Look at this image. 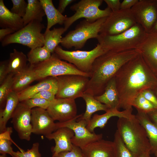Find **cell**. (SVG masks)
Returning a JSON list of instances; mask_svg holds the SVG:
<instances>
[{
	"label": "cell",
	"mask_w": 157,
	"mask_h": 157,
	"mask_svg": "<svg viewBox=\"0 0 157 157\" xmlns=\"http://www.w3.org/2000/svg\"><path fill=\"white\" fill-rule=\"evenodd\" d=\"M115 78L118 93L119 109H132L136 98L145 90L157 86V77L140 54L124 64Z\"/></svg>",
	"instance_id": "cell-1"
},
{
	"label": "cell",
	"mask_w": 157,
	"mask_h": 157,
	"mask_svg": "<svg viewBox=\"0 0 157 157\" xmlns=\"http://www.w3.org/2000/svg\"><path fill=\"white\" fill-rule=\"evenodd\" d=\"M139 54L135 49L119 52L108 51L98 57L92 65L85 92L94 96L101 95L122 67Z\"/></svg>",
	"instance_id": "cell-2"
},
{
	"label": "cell",
	"mask_w": 157,
	"mask_h": 157,
	"mask_svg": "<svg viewBox=\"0 0 157 157\" xmlns=\"http://www.w3.org/2000/svg\"><path fill=\"white\" fill-rule=\"evenodd\" d=\"M117 130L128 149L138 156L151 148L145 130L135 116L131 118L119 117Z\"/></svg>",
	"instance_id": "cell-3"
},
{
	"label": "cell",
	"mask_w": 157,
	"mask_h": 157,
	"mask_svg": "<svg viewBox=\"0 0 157 157\" xmlns=\"http://www.w3.org/2000/svg\"><path fill=\"white\" fill-rule=\"evenodd\" d=\"M147 33L137 23L125 31L114 35L99 34L97 39L106 50L119 52L135 49L142 41Z\"/></svg>",
	"instance_id": "cell-4"
},
{
	"label": "cell",
	"mask_w": 157,
	"mask_h": 157,
	"mask_svg": "<svg viewBox=\"0 0 157 157\" xmlns=\"http://www.w3.org/2000/svg\"><path fill=\"white\" fill-rule=\"evenodd\" d=\"M107 17L101 18L93 22L86 19L82 21L74 30L70 31L62 38L61 45L67 49L73 47L76 50L81 49L88 39L97 38Z\"/></svg>",
	"instance_id": "cell-5"
},
{
	"label": "cell",
	"mask_w": 157,
	"mask_h": 157,
	"mask_svg": "<svg viewBox=\"0 0 157 157\" xmlns=\"http://www.w3.org/2000/svg\"><path fill=\"white\" fill-rule=\"evenodd\" d=\"M45 28L39 21L34 20L19 30L6 37L1 42L3 47L17 43L33 49L44 45V34L41 31Z\"/></svg>",
	"instance_id": "cell-6"
},
{
	"label": "cell",
	"mask_w": 157,
	"mask_h": 157,
	"mask_svg": "<svg viewBox=\"0 0 157 157\" xmlns=\"http://www.w3.org/2000/svg\"><path fill=\"white\" fill-rule=\"evenodd\" d=\"M31 65L35 73L37 80L49 77H56L68 74L79 75L89 78L90 76V74L82 72L73 64L62 60L54 52L48 60Z\"/></svg>",
	"instance_id": "cell-7"
},
{
	"label": "cell",
	"mask_w": 157,
	"mask_h": 157,
	"mask_svg": "<svg viewBox=\"0 0 157 157\" xmlns=\"http://www.w3.org/2000/svg\"><path fill=\"white\" fill-rule=\"evenodd\" d=\"M103 0H81L70 7L75 12L72 16L67 17L64 23V28L66 31L76 21L81 18L91 22H95L101 18L108 16L112 12L107 7L104 10L100 9Z\"/></svg>",
	"instance_id": "cell-8"
},
{
	"label": "cell",
	"mask_w": 157,
	"mask_h": 157,
	"mask_svg": "<svg viewBox=\"0 0 157 157\" xmlns=\"http://www.w3.org/2000/svg\"><path fill=\"white\" fill-rule=\"evenodd\" d=\"M107 51L98 43L95 48L89 51L65 50L58 45L54 52L61 59L72 63L82 72L90 74L95 60Z\"/></svg>",
	"instance_id": "cell-9"
},
{
	"label": "cell",
	"mask_w": 157,
	"mask_h": 157,
	"mask_svg": "<svg viewBox=\"0 0 157 157\" xmlns=\"http://www.w3.org/2000/svg\"><path fill=\"white\" fill-rule=\"evenodd\" d=\"M58 84L56 99H75L82 97L89 78L83 75L68 74L57 77Z\"/></svg>",
	"instance_id": "cell-10"
},
{
	"label": "cell",
	"mask_w": 157,
	"mask_h": 157,
	"mask_svg": "<svg viewBox=\"0 0 157 157\" xmlns=\"http://www.w3.org/2000/svg\"><path fill=\"white\" fill-rule=\"evenodd\" d=\"M137 23L131 9H120L112 12L103 24L99 34L114 35L122 33L131 28Z\"/></svg>",
	"instance_id": "cell-11"
},
{
	"label": "cell",
	"mask_w": 157,
	"mask_h": 157,
	"mask_svg": "<svg viewBox=\"0 0 157 157\" xmlns=\"http://www.w3.org/2000/svg\"><path fill=\"white\" fill-rule=\"evenodd\" d=\"M82 115H77L74 118L65 122L56 123L57 129L67 127L73 131L74 135L71 139L72 142L81 149L91 142L102 139L103 137L102 134H96L90 131L86 127L87 122L78 119Z\"/></svg>",
	"instance_id": "cell-12"
},
{
	"label": "cell",
	"mask_w": 157,
	"mask_h": 157,
	"mask_svg": "<svg viewBox=\"0 0 157 157\" xmlns=\"http://www.w3.org/2000/svg\"><path fill=\"white\" fill-rule=\"evenodd\" d=\"M137 23L149 33L157 20L156 0H139L131 8Z\"/></svg>",
	"instance_id": "cell-13"
},
{
	"label": "cell",
	"mask_w": 157,
	"mask_h": 157,
	"mask_svg": "<svg viewBox=\"0 0 157 157\" xmlns=\"http://www.w3.org/2000/svg\"><path fill=\"white\" fill-rule=\"evenodd\" d=\"M13 127L21 140L29 141L32 133L31 109L19 102L12 117Z\"/></svg>",
	"instance_id": "cell-14"
},
{
	"label": "cell",
	"mask_w": 157,
	"mask_h": 157,
	"mask_svg": "<svg viewBox=\"0 0 157 157\" xmlns=\"http://www.w3.org/2000/svg\"><path fill=\"white\" fill-rule=\"evenodd\" d=\"M47 110L54 121L60 122L69 120L77 116L76 104L75 99H55Z\"/></svg>",
	"instance_id": "cell-15"
},
{
	"label": "cell",
	"mask_w": 157,
	"mask_h": 157,
	"mask_svg": "<svg viewBox=\"0 0 157 157\" xmlns=\"http://www.w3.org/2000/svg\"><path fill=\"white\" fill-rule=\"evenodd\" d=\"M135 49L157 77V32L147 33Z\"/></svg>",
	"instance_id": "cell-16"
},
{
	"label": "cell",
	"mask_w": 157,
	"mask_h": 157,
	"mask_svg": "<svg viewBox=\"0 0 157 157\" xmlns=\"http://www.w3.org/2000/svg\"><path fill=\"white\" fill-rule=\"evenodd\" d=\"M32 133L45 136L57 129L56 123L46 110L36 107L31 109Z\"/></svg>",
	"instance_id": "cell-17"
},
{
	"label": "cell",
	"mask_w": 157,
	"mask_h": 157,
	"mask_svg": "<svg viewBox=\"0 0 157 157\" xmlns=\"http://www.w3.org/2000/svg\"><path fill=\"white\" fill-rule=\"evenodd\" d=\"M74 135V132L72 129L67 127H62L45 136L47 139L53 140L55 141V146L51 148L52 156L62 152L71 151L73 147L71 139Z\"/></svg>",
	"instance_id": "cell-18"
},
{
	"label": "cell",
	"mask_w": 157,
	"mask_h": 157,
	"mask_svg": "<svg viewBox=\"0 0 157 157\" xmlns=\"http://www.w3.org/2000/svg\"><path fill=\"white\" fill-rule=\"evenodd\" d=\"M81 149L84 157H114L113 142L102 139Z\"/></svg>",
	"instance_id": "cell-19"
},
{
	"label": "cell",
	"mask_w": 157,
	"mask_h": 157,
	"mask_svg": "<svg viewBox=\"0 0 157 157\" xmlns=\"http://www.w3.org/2000/svg\"><path fill=\"white\" fill-rule=\"evenodd\" d=\"M132 110L133 109L120 111L117 109H109L103 114H95L87 124V128L90 131L93 133L94 129L97 127L104 128L108 120L113 117L131 118L135 116L132 114Z\"/></svg>",
	"instance_id": "cell-20"
},
{
	"label": "cell",
	"mask_w": 157,
	"mask_h": 157,
	"mask_svg": "<svg viewBox=\"0 0 157 157\" xmlns=\"http://www.w3.org/2000/svg\"><path fill=\"white\" fill-rule=\"evenodd\" d=\"M58 88L57 77H49L38 83L27 88L18 93L19 101L22 102L31 98L34 94L44 90H50L56 93Z\"/></svg>",
	"instance_id": "cell-21"
},
{
	"label": "cell",
	"mask_w": 157,
	"mask_h": 157,
	"mask_svg": "<svg viewBox=\"0 0 157 157\" xmlns=\"http://www.w3.org/2000/svg\"><path fill=\"white\" fill-rule=\"evenodd\" d=\"M0 26L11 28L15 32L24 26L22 18L10 10L3 0H0Z\"/></svg>",
	"instance_id": "cell-22"
},
{
	"label": "cell",
	"mask_w": 157,
	"mask_h": 157,
	"mask_svg": "<svg viewBox=\"0 0 157 157\" xmlns=\"http://www.w3.org/2000/svg\"><path fill=\"white\" fill-rule=\"evenodd\" d=\"M20 102L18 93L12 91L8 96L4 107L0 110V132L6 130L8 122L11 118L18 104Z\"/></svg>",
	"instance_id": "cell-23"
},
{
	"label": "cell",
	"mask_w": 157,
	"mask_h": 157,
	"mask_svg": "<svg viewBox=\"0 0 157 157\" xmlns=\"http://www.w3.org/2000/svg\"><path fill=\"white\" fill-rule=\"evenodd\" d=\"M94 97L100 102L106 105L109 109L119 110V98L115 77L108 83L103 93Z\"/></svg>",
	"instance_id": "cell-24"
},
{
	"label": "cell",
	"mask_w": 157,
	"mask_h": 157,
	"mask_svg": "<svg viewBox=\"0 0 157 157\" xmlns=\"http://www.w3.org/2000/svg\"><path fill=\"white\" fill-rule=\"evenodd\" d=\"M136 117L144 128L151 148V153L157 149V126L146 113L137 111Z\"/></svg>",
	"instance_id": "cell-25"
},
{
	"label": "cell",
	"mask_w": 157,
	"mask_h": 157,
	"mask_svg": "<svg viewBox=\"0 0 157 157\" xmlns=\"http://www.w3.org/2000/svg\"><path fill=\"white\" fill-rule=\"evenodd\" d=\"M47 18L46 31L50 30L56 24H64L67 17L61 13L54 7L52 0H40Z\"/></svg>",
	"instance_id": "cell-26"
},
{
	"label": "cell",
	"mask_w": 157,
	"mask_h": 157,
	"mask_svg": "<svg viewBox=\"0 0 157 157\" xmlns=\"http://www.w3.org/2000/svg\"><path fill=\"white\" fill-rule=\"evenodd\" d=\"M82 98L85 103L86 109L85 113L78 119L85 120L88 124L93 113L101 110L106 112L109 109L106 105L100 102L95 98L94 95L88 92H85Z\"/></svg>",
	"instance_id": "cell-27"
},
{
	"label": "cell",
	"mask_w": 157,
	"mask_h": 157,
	"mask_svg": "<svg viewBox=\"0 0 157 157\" xmlns=\"http://www.w3.org/2000/svg\"><path fill=\"white\" fill-rule=\"evenodd\" d=\"M36 80L37 78L35 73L32 66L30 65L22 72L14 75L12 90L19 93Z\"/></svg>",
	"instance_id": "cell-28"
},
{
	"label": "cell",
	"mask_w": 157,
	"mask_h": 157,
	"mask_svg": "<svg viewBox=\"0 0 157 157\" xmlns=\"http://www.w3.org/2000/svg\"><path fill=\"white\" fill-rule=\"evenodd\" d=\"M27 56L23 52L14 49L10 54L8 61V68L9 74L16 75L24 70L27 67Z\"/></svg>",
	"instance_id": "cell-29"
},
{
	"label": "cell",
	"mask_w": 157,
	"mask_h": 157,
	"mask_svg": "<svg viewBox=\"0 0 157 157\" xmlns=\"http://www.w3.org/2000/svg\"><path fill=\"white\" fill-rule=\"evenodd\" d=\"M27 2L26 13L22 18L24 26L34 20L41 22L46 15L40 0H28Z\"/></svg>",
	"instance_id": "cell-30"
},
{
	"label": "cell",
	"mask_w": 157,
	"mask_h": 157,
	"mask_svg": "<svg viewBox=\"0 0 157 157\" xmlns=\"http://www.w3.org/2000/svg\"><path fill=\"white\" fill-rule=\"evenodd\" d=\"M66 32L64 27L54 28L52 30L45 31L44 45L51 53H54L56 48L61 43L62 35Z\"/></svg>",
	"instance_id": "cell-31"
},
{
	"label": "cell",
	"mask_w": 157,
	"mask_h": 157,
	"mask_svg": "<svg viewBox=\"0 0 157 157\" xmlns=\"http://www.w3.org/2000/svg\"><path fill=\"white\" fill-rule=\"evenodd\" d=\"M51 53L44 46L31 49L27 55L30 64L35 65L49 59L51 56Z\"/></svg>",
	"instance_id": "cell-32"
},
{
	"label": "cell",
	"mask_w": 157,
	"mask_h": 157,
	"mask_svg": "<svg viewBox=\"0 0 157 157\" xmlns=\"http://www.w3.org/2000/svg\"><path fill=\"white\" fill-rule=\"evenodd\" d=\"M113 142L114 157H138L126 147L117 130Z\"/></svg>",
	"instance_id": "cell-33"
},
{
	"label": "cell",
	"mask_w": 157,
	"mask_h": 157,
	"mask_svg": "<svg viewBox=\"0 0 157 157\" xmlns=\"http://www.w3.org/2000/svg\"><path fill=\"white\" fill-rule=\"evenodd\" d=\"M13 132L11 127H7L6 130L0 134V153L1 154H9L12 156L14 152L12 147V140L10 135Z\"/></svg>",
	"instance_id": "cell-34"
},
{
	"label": "cell",
	"mask_w": 157,
	"mask_h": 157,
	"mask_svg": "<svg viewBox=\"0 0 157 157\" xmlns=\"http://www.w3.org/2000/svg\"><path fill=\"white\" fill-rule=\"evenodd\" d=\"M14 75L9 74L0 86V109L5 106L7 97L12 91Z\"/></svg>",
	"instance_id": "cell-35"
},
{
	"label": "cell",
	"mask_w": 157,
	"mask_h": 157,
	"mask_svg": "<svg viewBox=\"0 0 157 157\" xmlns=\"http://www.w3.org/2000/svg\"><path fill=\"white\" fill-rule=\"evenodd\" d=\"M132 106L137 111L147 113L155 108V107L140 93L134 101Z\"/></svg>",
	"instance_id": "cell-36"
},
{
	"label": "cell",
	"mask_w": 157,
	"mask_h": 157,
	"mask_svg": "<svg viewBox=\"0 0 157 157\" xmlns=\"http://www.w3.org/2000/svg\"><path fill=\"white\" fill-rule=\"evenodd\" d=\"M21 102L31 109L35 108L38 107L46 110L51 103L46 99L38 98L29 99Z\"/></svg>",
	"instance_id": "cell-37"
},
{
	"label": "cell",
	"mask_w": 157,
	"mask_h": 157,
	"mask_svg": "<svg viewBox=\"0 0 157 157\" xmlns=\"http://www.w3.org/2000/svg\"><path fill=\"white\" fill-rule=\"evenodd\" d=\"M39 146L38 142L34 143L33 144L31 149H28L26 151L21 150L20 151H14L13 155L17 157H41L39 151Z\"/></svg>",
	"instance_id": "cell-38"
},
{
	"label": "cell",
	"mask_w": 157,
	"mask_h": 157,
	"mask_svg": "<svg viewBox=\"0 0 157 157\" xmlns=\"http://www.w3.org/2000/svg\"><path fill=\"white\" fill-rule=\"evenodd\" d=\"M11 1L13 6L10 11L20 17H23L26 13L27 3L24 0H11Z\"/></svg>",
	"instance_id": "cell-39"
},
{
	"label": "cell",
	"mask_w": 157,
	"mask_h": 157,
	"mask_svg": "<svg viewBox=\"0 0 157 157\" xmlns=\"http://www.w3.org/2000/svg\"><path fill=\"white\" fill-rule=\"evenodd\" d=\"M52 157H84L81 149L73 145L72 149L70 151H65L59 153Z\"/></svg>",
	"instance_id": "cell-40"
},
{
	"label": "cell",
	"mask_w": 157,
	"mask_h": 157,
	"mask_svg": "<svg viewBox=\"0 0 157 157\" xmlns=\"http://www.w3.org/2000/svg\"><path fill=\"white\" fill-rule=\"evenodd\" d=\"M56 92L51 91L44 90L34 94L31 98H42L51 102L56 99Z\"/></svg>",
	"instance_id": "cell-41"
},
{
	"label": "cell",
	"mask_w": 157,
	"mask_h": 157,
	"mask_svg": "<svg viewBox=\"0 0 157 157\" xmlns=\"http://www.w3.org/2000/svg\"><path fill=\"white\" fill-rule=\"evenodd\" d=\"M142 93L144 97L157 108V98L153 91L146 90Z\"/></svg>",
	"instance_id": "cell-42"
},
{
	"label": "cell",
	"mask_w": 157,
	"mask_h": 157,
	"mask_svg": "<svg viewBox=\"0 0 157 157\" xmlns=\"http://www.w3.org/2000/svg\"><path fill=\"white\" fill-rule=\"evenodd\" d=\"M8 74V61H1L0 63V85L3 83Z\"/></svg>",
	"instance_id": "cell-43"
},
{
	"label": "cell",
	"mask_w": 157,
	"mask_h": 157,
	"mask_svg": "<svg viewBox=\"0 0 157 157\" xmlns=\"http://www.w3.org/2000/svg\"><path fill=\"white\" fill-rule=\"evenodd\" d=\"M112 12H115L120 9L121 3L119 0H104Z\"/></svg>",
	"instance_id": "cell-44"
},
{
	"label": "cell",
	"mask_w": 157,
	"mask_h": 157,
	"mask_svg": "<svg viewBox=\"0 0 157 157\" xmlns=\"http://www.w3.org/2000/svg\"><path fill=\"white\" fill-rule=\"evenodd\" d=\"M138 1V0H124L121 3L120 9H131Z\"/></svg>",
	"instance_id": "cell-45"
},
{
	"label": "cell",
	"mask_w": 157,
	"mask_h": 157,
	"mask_svg": "<svg viewBox=\"0 0 157 157\" xmlns=\"http://www.w3.org/2000/svg\"><path fill=\"white\" fill-rule=\"evenodd\" d=\"M74 0H60L58 10L61 14L64 12L66 7L74 1Z\"/></svg>",
	"instance_id": "cell-46"
},
{
	"label": "cell",
	"mask_w": 157,
	"mask_h": 157,
	"mask_svg": "<svg viewBox=\"0 0 157 157\" xmlns=\"http://www.w3.org/2000/svg\"><path fill=\"white\" fill-rule=\"evenodd\" d=\"M15 31L13 29L6 28L0 29V41L2 42L6 36L14 33Z\"/></svg>",
	"instance_id": "cell-47"
},
{
	"label": "cell",
	"mask_w": 157,
	"mask_h": 157,
	"mask_svg": "<svg viewBox=\"0 0 157 157\" xmlns=\"http://www.w3.org/2000/svg\"><path fill=\"white\" fill-rule=\"evenodd\" d=\"M152 122L157 126V108L147 113Z\"/></svg>",
	"instance_id": "cell-48"
},
{
	"label": "cell",
	"mask_w": 157,
	"mask_h": 157,
	"mask_svg": "<svg viewBox=\"0 0 157 157\" xmlns=\"http://www.w3.org/2000/svg\"><path fill=\"white\" fill-rule=\"evenodd\" d=\"M151 151L148 150L140 154L138 157H150Z\"/></svg>",
	"instance_id": "cell-49"
},
{
	"label": "cell",
	"mask_w": 157,
	"mask_h": 157,
	"mask_svg": "<svg viewBox=\"0 0 157 157\" xmlns=\"http://www.w3.org/2000/svg\"><path fill=\"white\" fill-rule=\"evenodd\" d=\"M157 2V0H156ZM157 32V20L154 26L153 27L150 33Z\"/></svg>",
	"instance_id": "cell-50"
},
{
	"label": "cell",
	"mask_w": 157,
	"mask_h": 157,
	"mask_svg": "<svg viewBox=\"0 0 157 157\" xmlns=\"http://www.w3.org/2000/svg\"><path fill=\"white\" fill-rule=\"evenodd\" d=\"M153 91L157 98V86Z\"/></svg>",
	"instance_id": "cell-51"
},
{
	"label": "cell",
	"mask_w": 157,
	"mask_h": 157,
	"mask_svg": "<svg viewBox=\"0 0 157 157\" xmlns=\"http://www.w3.org/2000/svg\"><path fill=\"white\" fill-rule=\"evenodd\" d=\"M153 153L156 157H157V149L155 150Z\"/></svg>",
	"instance_id": "cell-52"
},
{
	"label": "cell",
	"mask_w": 157,
	"mask_h": 157,
	"mask_svg": "<svg viewBox=\"0 0 157 157\" xmlns=\"http://www.w3.org/2000/svg\"><path fill=\"white\" fill-rule=\"evenodd\" d=\"M0 157H6V154H1L0 156Z\"/></svg>",
	"instance_id": "cell-53"
},
{
	"label": "cell",
	"mask_w": 157,
	"mask_h": 157,
	"mask_svg": "<svg viewBox=\"0 0 157 157\" xmlns=\"http://www.w3.org/2000/svg\"><path fill=\"white\" fill-rule=\"evenodd\" d=\"M12 156V157H16L15 156H14V155H13Z\"/></svg>",
	"instance_id": "cell-54"
}]
</instances>
